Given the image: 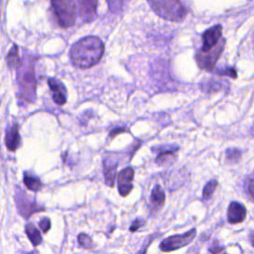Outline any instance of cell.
Listing matches in <instances>:
<instances>
[{"mask_svg":"<svg viewBox=\"0 0 254 254\" xmlns=\"http://www.w3.org/2000/svg\"><path fill=\"white\" fill-rule=\"evenodd\" d=\"M123 131H125V129H119V128H117V129H115L114 131H111V132H110V137H114L117 133H120V132H123Z\"/></svg>","mask_w":254,"mask_h":254,"instance_id":"f1b7e54d","label":"cell"},{"mask_svg":"<svg viewBox=\"0 0 254 254\" xmlns=\"http://www.w3.org/2000/svg\"><path fill=\"white\" fill-rule=\"evenodd\" d=\"M202 46L200 50H206L215 46L222 39V28L220 25L213 26L207 29L202 34Z\"/></svg>","mask_w":254,"mask_h":254,"instance_id":"9c48e42d","label":"cell"},{"mask_svg":"<svg viewBox=\"0 0 254 254\" xmlns=\"http://www.w3.org/2000/svg\"><path fill=\"white\" fill-rule=\"evenodd\" d=\"M158 150L160 151V154L156 158L155 162L159 166H169L172 165L176 161V150H178V147H172L169 149V146H165V149H162L161 147H158Z\"/></svg>","mask_w":254,"mask_h":254,"instance_id":"5bb4252c","label":"cell"},{"mask_svg":"<svg viewBox=\"0 0 254 254\" xmlns=\"http://www.w3.org/2000/svg\"><path fill=\"white\" fill-rule=\"evenodd\" d=\"M20 141H21V138L19 135L18 125L15 124L6 131L5 144H6V147L8 148V150L15 151L19 147Z\"/></svg>","mask_w":254,"mask_h":254,"instance_id":"9a60e30c","label":"cell"},{"mask_svg":"<svg viewBox=\"0 0 254 254\" xmlns=\"http://www.w3.org/2000/svg\"><path fill=\"white\" fill-rule=\"evenodd\" d=\"M20 87L22 95L30 101L34 100L36 92V79L34 75L33 67H29L22 72L21 77L19 78Z\"/></svg>","mask_w":254,"mask_h":254,"instance_id":"8992f818","label":"cell"},{"mask_svg":"<svg viewBox=\"0 0 254 254\" xmlns=\"http://www.w3.org/2000/svg\"><path fill=\"white\" fill-rule=\"evenodd\" d=\"M216 72L219 75H227V76H230L232 78H236L237 77L236 69L233 66H225V67L218 68L216 70Z\"/></svg>","mask_w":254,"mask_h":254,"instance_id":"603a6c76","label":"cell"},{"mask_svg":"<svg viewBox=\"0 0 254 254\" xmlns=\"http://www.w3.org/2000/svg\"><path fill=\"white\" fill-rule=\"evenodd\" d=\"M39 226H40L41 230L44 233H47L50 230V228H51V220H50V218L44 217L43 219H41L40 222H39Z\"/></svg>","mask_w":254,"mask_h":254,"instance_id":"484cf974","label":"cell"},{"mask_svg":"<svg viewBox=\"0 0 254 254\" xmlns=\"http://www.w3.org/2000/svg\"><path fill=\"white\" fill-rule=\"evenodd\" d=\"M116 164H110L107 165L105 162L103 163V172H104V181L105 184L108 187H113L114 186V180L116 176Z\"/></svg>","mask_w":254,"mask_h":254,"instance_id":"e0dca14e","label":"cell"},{"mask_svg":"<svg viewBox=\"0 0 254 254\" xmlns=\"http://www.w3.org/2000/svg\"><path fill=\"white\" fill-rule=\"evenodd\" d=\"M134 179V170L130 167L124 168L117 174L118 191L121 196H126L133 189L132 181Z\"/></svg>","mask_w":254,"mask_h":254,"instance_id":"ba28073f","label":"cell"},{"mask_svg":"<svg viewBox=\"0 0 254 254\" xmlns=\"http://www.w3.org/2000/svg\"><path fill=\"white\" fill-rule=\"evenodd\" d=\"M195 234H196V231L193 228L191 230L187 231L184 234H177V235L170 236L164 239L160 243V249L163 252H172L182 247H185L193 240V238L195 237Z\"/></svg>","mask_w":254,"mask_h":254,"instance_id":"5b68a950","label":"cell"},{"mask_svg":"<svg viewBox=\"0 0 254 254\" xmlns=\"http://www.w3.org/2000/svg\"><path fill=\"white\" fill-rule=\"evenodd\" d=\"M165 192L164 190L161 189V187L159 185H156L152 191H151V195H150V206H149V211L151 214H155L157 212H159L165 203Z\"/></svg>","mask_w":254,"mask_h":254,"instance_id":"4fadbf2b","label":"cell"},{"mask_svg":"<svg viewBox=\"0 0 254 254\" xmlns=\"http://www.w3.org/2000/svg\"><path fill=\"white\" fill-rule=\"evenodd\" d=\"M24 184L30 190H33V191H38L42 188V183L40 179L27 173H25L24 175Z\"/></svg>","mask_w":254,"mask_h":254,"instance_id":"d6986e66","label":"cell"},{"mask_svg":"<svg viewBox=\"0 0 254 254\" xmlns=\"http://www.w3.org/2000/svg\"><path fill=\"white\" fill-rule=\"evenodd\" d=\"M223 250H224V249H223L222 247H219V246L217 245V242L215 241V242L213 243V247L209 249V252H212V253H219V252H222Z\"/></svg>","mask_w":254,"mask_h":254,"instance_id":"83f0119b","label":"cell"},{"mask_svg":"<svg viewBox=\"0 0 254 254\" xmlns=\"http://www.w3.org/2000/svg\"><path fill=\"white\" fill-rule=\"evenodd\" d=\"M78 11L84 22H91L96 17L97 0H76Z\"/></svg>","mask_w":254,"mask_h":254,"instance_id":"30bf717a","label":"cell"},{"mask_svg":"<svg viewBox=\"0 0 254 254\" xmlns=\"http://www.w3.org/2000/svg\"><path fill=\"white\" fill-rule=\"evenodd\" d=\"M104 45L95 36L82 38L72 45L69 57L72 64L77 68H88L96 64L102 58Z\"/></svg>","mask_w":254,"mask_h":254,"instance_id":"6da1fadb","label":"cell"},{"mask_svg":"<svg viewBox=\"0 0 254 254\" xmlns=\"http://www.w3.org/2000/svg\"><path fill=\"white\" fill-rule=\"evenodd\" d=\"M247 210L245 206L238 201H231L227 209V220L229 223H240L246 218Z\"/></svg>","mask_w":254,"mask_h":254,"instance_id":"7c38bea8","label":"cell"},{"mask_svg":"<svg viewBox=\"0 0 254 254\" xmlns=\"http://www.w3.org/2000/svg\"><path fill=\"white\" fill-rule=\"evenodd\" d=\"M48 84L53 93L54 101L59 105L64 104L66 101V89L64 83L57 78L50 77L48 79Z\"/></svg>","mask_w":254,"mask_h":254,"instance_id":"8fae6325","label":"cell"},{"mask_svg":"<svg viewBox=\"0 0 254 254\" xmlns=\"http://www.w3.org/2000/svg\"><path fill=\"white\" fill-rule=\"evenodd\" d=\"M253 184H254V182H253V179H252V177H250L249 179H247L246 181H245V191H246V193L248 194V196H249V199L250 200H253Z\"/></svg>","mask_w":254,"mask_h":254,"instance_id":"d4e9b609","label":"cell"},{"mask_svg":"<svg viewBox=\"0 0 254 254\" xmlns=\"http://www.w3.org/2000/svg\"><path fill=\"white\" fill-rule=\"evenodd\" d=\"M16 202H17V206L18 209L20 211V213L24 216V217H29L32 213L36 212V211H41L44 210V207H40L34 200L31 199L30 196H28L21 189L17 191L16 194Z\"/></svg>","mask_w":254,"mask_h":254,"instance_id":"52a82bcc","label":"cell"},{"mask_svg":"<svg viewBox=\"0 0 254 254\" xmlns=\"http://www.w3.org/2000/svg\"><path fill=\"white\" fill-rule=\"evenodd\" d=\"M7 64L10 68H17L21 66V60L18 54V47L14 45L7 55Z\"/></svg>","mask_w":254,"mask_h":254,"instance_id":"ac0fdd59","label":"cell"},{"mask_svg":"<svg viewBox=\"0 0 254 254\" xmlns=\"http://www.w3.org/2000/svg\"><path fill=\"white\" fill-rule=\"evenodd\" d=\"M58 24L62 28L71 27L75 22L76 6L73 0H51Z\"/></svg>","mask_w":254,"mask_h":254,"instance_id":"3957f363","label":"cell"},{"mask_svg":"<svg viewBox=\"0 0 254 254\" xmlns=\"http://www.w3.org/2000/svg\"><path fill=\"white\" fill-rule=\"evenodd\" d=\"M77 241L79 243V245L83 248H86V249H89L92 247V240L91 238L85 234V233H80L78 236H77Z\"/></svg>","mask_w":254,"mask_h":254,"instance_id":"7402d4cb","label":"cell"},{"mask_svg":"<svg viewBox=\"0 0 254 254\" xmlns=\"http://www.w3.org/2000/svg\"><path fill=\"white\" fill-rule=\"evenodd\" d=\"M148 2L153 11L165 20L181 21L188 13L183 0H148Z\"/></svg>","mask_w":254,"mask_h":254,"instance_id":"7a4b0ae2","label":"cell"},{"mask_svg":"<svg viewBox=\"0 0 254 254\" xmlns=\"http://www.w3.org/2000/svg\"><path fill=\"white\" fill-rule=\"evenodd\" d=\"M225 155H226L227 162H229L230 164L238 163L241 158V152L238 149H234V148L227 149Z\"/></svg>","mask_w":254,"mask_h":254,"instance_id":"44dd1931","label":"cell"},{"mask_svg":"<svg viewBox=\"0 0 254 254\" xmlns=\"http://www.w3.org/2000/svg\"><path fill=\"white\" fill-rule=\"evenodd\" d=\"M143 224H144V220H143V219H141V218L135 219V220L132 222L131 226H130V231H131V232L137 231Z\"/></svg>","mask_w":254,"mask_h":254,"instance_id":"4316f807","label":"cell"},{"mask_svg":"<svg viewBox=\"0 0 254 254\" xmlns=\"http://www.w3.org/2000/svg\"><path fill=\"white\" fill-rule=\"evenodd\" d=\"M217 186H218V183H217L216 180H210L203 187V190H202V197H203V199H209L212 196V194H213L214 190H216Z\"/></svg>","mask_w":254,"mask_h":254,"instance_id":"ffe728a7","label":"cell"},{"mask_svg":"<svg viewBox=\"0 0 254 254\" xmlns=\"http://www.w3.org/2000/svg\"><path fill=\"white\" fill-rule=\"evenodd\" d=\"M125 1L126 0H107V4H108L109 9L112 12L116 13V12H119L121 10Z\"/></svg>","mask_w":254,"mask_h":254,"instance_id":"cb8c5ba5","label":"cell"},{"mask_svg":"<svg viewBox=\"0 0 254 254\" xmlns=\"http://www.w3.org/2000/svg\"><path fill=\"white\" fill-rule=\"evenodd\" d=\"M224 45L225 41L222 38L215 46L206 50L197 51L195 60L199 68L204 69L206 71H212L214 69L216 62L218 61L220 55L224 50Z\"/></svg>","mask_w":254,"mask_h":254,"instance_id":"277c9868","label":"cell"},{"mask_svg":"<svg viewBox=\"0 0 254 254\" xmlns=\"http://www.w3.org/2000/svg\"><path fill=\"white\" fill-rule=\"evenodd\" d=\"M25 232L34 246H38L40 243H42L41 233L34 224L28 223L25 227Z\"/></svg>","mask_w":254,"mask_h":254,"instance_id":"2e32d148","label":"cell"}]
</instances>
